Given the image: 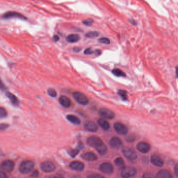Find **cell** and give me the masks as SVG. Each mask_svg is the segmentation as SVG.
Returning a JSON list of instances; mask_svg holds the SVG:
<instances>
[{
    "label": "cell",
    "mask_w": 178,
    "mask_h": 178,
    "mask_svg": "<svg viewBox=\"0 0 178 178\" xmlns=\"http://www.w3.org/2000/svg\"><path fill=\"white\" fill-rule=\"evenodd\" d=\"M9 125L6 123H0V131H4L9 128Z\"/></svg>",
    "instance_id": "e575fe53"
},
{
    "label": "cell",
    "mask_w": 178,
    "mask_h": 178,
    "mask_svg": "<svg viewBox=\"0 0 178 178\" xmlns=\"http://www.w3.org/2000/svg\"><path fill=\"white\" fill-rule=\"evenodd\" d=\"M175 174L176 175V176H178V165L176 164V166L175 167Z\"/></svg>",
    "instance_id": "f6af8a7d"
},
{
    "label": "cell",
    "mask_w": 178,
    "mask_h": 178,
    "mask_svg": "<svg viewBox=\"0 0 178 178\" xmlns=\"http://www.w3.org/2000/svg\"><path fill=\"white\" fill-rule=\"evenodd\" d=\"M87 178H104V177L99 174H93L90 175Z\"/></svg>",
    "instance_id": "8d00e7d4"
},
{
    "label": "cell",
    "mask_w": 178,
    "mask_h": 178,
    "mask_svg": "<svg viewBox=\"0 0 178 178\" xmlns=\"http://www.w3.org/2000/svg\"><path fill=\"white\" fill-rule=\"evenodd\" d=\"M34 166L35 165L33 161L31 160H25L20 163L19 169L20 172L23 174H27L32 171Z\"/></svg>",
    "instance_id": "6da1fadb"
},
{
    "label": "cell",
    "mask_w": 178,
    "mask_h": 178,
    "mask_svg": "<svg viewBox=\"0 0 178 178\" xmlns=\"http://www.w3.org/2000/svg\"><path fill=\"white\" fill-rule=\"evenodd\" d=\"M94 53V51L92 50L91 48H88L84 51V53L85 54H92Z\"/></svg>",
    "instance_id": "74e56055"
},
{
    "label": "cell",
    "mask_w": 178,
    "mask_h": 178,
    "mask_svg": "<svg viewBox=\"0 0 178 178\" xmlns=\"http://www.w3.org/2000/svg\"><path fill=\"white\" fill-rule=\"evenodd\" d=\"M137 172L135 168L132 167H125L122 169L121 176L122 178H131L136 175Z\"/></svg>",
    "instance_id": "3957f363"
},
{
    "label": "cell",
    "mask_w": 178,
    "mask_h": 178,
    "mask_svg": "<svg viewBox=\"0 0 178 178\" xmlns=\"http://www.w3.org/2000/svg\"><path fill=\"white\" fill-rule=\"evenodd\" d=\"M48 94L51 97H56L57 96V92L55 89L52 88L48 89L47 91Z\"/></svg>",
    "instance_id": "f1b7e54d"
},
{
    "label": "cell",
    "mask_w": 178,
    "mask_h": 178,
    "mask_svg": "<svg viewBox=\"0 0 178 178\" xmlns=\"http://www.w3.org/2000/svg\"><path fill=\"white\" fill-rule=\"evenodd\" d=\"M142 178H157L156 176L151 173H144L143 174Z\"/></svg>",
    "instance_id": "836d02e7"
},
{
    "label": "cell",
    "mask_w": 178,
    "mask_h": 178,
    "mask_svg": "<svg viewBox=\"0 0 178 178\" xmlns=\"http://www.w3.org/2000/svg\"><path fill=\"white\" fill-rule=\"evenodd\" d=\"M81 157L83 159L88 161H94L97 159V156L95 154L92 152H87L83 154Z\"/></svg>",
    "instance_id": "e0dca14e"
},
{
    "label": "cell",
    "mask_w": 178,
    "mask_h": 178,
    "mask_svg": "<svg viewBox=\"0 0 178 178\" xmlns=\"http://www.w3.org/2000/svg\"><path fill=\"white\" fill-rule=\"evenodd\" d=\"M39 173L38 172L37 170H34V172H32V175H31V176L32 177H34V178H36L38 176Z\"/></svg>",
    "instance_id": "ab89813d"
},
{
    "label": "cell",
    "mask_w": 178,
    "mask_h": 178,
    "mask_svg": "<svg viewBox=\"0 0 178 178\" xmlns=\"http://www.w3.org/2000/svg\"><path fill=\"white\" fill-rule=\"evenodd\" d=\"M99 114L104 119H112L115 117V114L111 110L103 108L99 110Z\"/></svg>",
    "instance_id": "ba28073f"
},
{
    "label": "cell",
    "mask_w": 178,
    "mask_h": 178,
    "mask_svg": "<svg viewBox=\"0 0 178 178\" xmlns=\"http://www.w3.org/2000/svg\"><path fill=\"white\" fill-rule=\"evenodd\" d=\"M78 152H79V150L77 148L75 150H70L69 151V154L72 157H75V156L77 155Z\"/></svg>",
    "instance_id": "1f68e13d"
},
{
    "label": "cell",
    "mask_w": 178,
    "mask_h": 178,
    "mask_svg": "<svg viewBox=\"0 0 178 178\" xmlns=\"http://www.w3.org/2000/svg\"><path fill=\"white\" fill-rule=\"evenodd\" d=\"M157 178H173L172 173L166 170H161L157 175Z\"/></svg>",
    "instance_id": "ffe728a7"
},
{
    "label": "cell",
    "mask_w": 178,
    "mask_h": 178,
    "mask_svg": "<svg viewBox=\"0 0 178 178\" xmlns=\"http://www.w3.org/2000/svg\"><path fill=\"white\" fill-rule=\"evenodd\" d=\"M66 39L69 43H75L79 40L80 36L77 34H71L66 37Z\"/></svg>",
    "instance_id": "cb8c5ba5"
},
{
    "label": "cell",
    "mask_w": 178,
    "mask_h": 178,
    "mask_svg": "<svg viewBox=\"0 0 178 178\" xmlns=\"http://www.w3.org/2000/svg\"><path fill=\"white\" fill-rule=\"evenodd\" d=\"M136 148L138 150L143 153V154H146L150 151V146L148 143L144 142H142L140 143H138V144L136 146Z\"/></svg>",
    "instance_id": "4fadbf2b"
},
{
    "label": "cell",
    "mask_w": 178,
    "mask_h": 178,
    "mask_svg": "<svg viewBox=\"0 0 178 178\" xmlns=\"http://www.w3.org/2000/svg\"><path fill=\"white\" fill-rule=\"evenodd\" d=\"M94 53L98 55V56H99V55H100L101 54V51L100 50H96L94 51Z\"/></svg>",
    "instance_id": "ee69618b"
},
{
    "label": "cell",
    "mask_w": 178,
    "mask_h": 178,
    "mask_svg": "<svg viewBox=\"0 0 178 178\" xmlns=\"http://www.w3.org/2000/svg\"><path fill=\"white\" fill-rule=\"evenodd\" d=\"M69 167L71 169L75 171L82 172L84 170V163L81 161H74L70 163Z\"/></svg>",
    "instance_id": "9a60e30c"
},
{
    "label": "cell",
    "mask_w": 178,
    "mask_h": 178,
    "mask_svg": "<svg viewBox=\"0 0 178 178\" xmlns=\"http://www.w3.org/2000/svg\"><path fill=\"white\" fill-rule=\"evenodd\" d=\"M59 103L61 105L66 108H68L71 106L70 99L66 96H61L59 98Z\"/></svg>",
    "instance_id": "d6986e66"
},
{
    "label": "cell",
    "mask_w": 178,
    "mask_h": 178,
    "mask_svg": "<svg viewBox=\"0 0 178 178\" xmlns=\"http://www.w3.org/2000/svg\"><path fill=\"white\" fill-rule=\"evenodd\" d=\"M73 97L77 103L82 105H86L89 103V100L87 96L82 92L75 91L73 93Z\"/></svg>",
    "instance_id": "7a4b0ae2"
},
{
    "label": "cell",
    "mask_w": 178,
    "mask_h": 178,
    "mask_svg": "<svg viewBox=\"0 0 178 178\" xmlns=\"http://www.w3.org/2000/svg\"><path fill=\"white\" fill-rule=\"evenodd\" d=\"M7 116V112L5 108L0 107V119L5 118Z\"/></svg>",
    "instance_id": "f546056e"
},
{
    "label": "cell",
    "mask_w": 178,
    "mask_h": 178,
    "mask_svg": "<svg viewBox=\"0 0 178 178\" xmlns=\"http://www.w3.org/2000/svg\"><path fill=\"white\" fill-rule=\"evenodd\" d=\"M122 153L125 157L130 161H134L138 158V156L135 151L128 147H125L123 148Z\"/></svg>",
    "instance_id": "5b68a950"
},
{
    "label": "cell",
    "mask_w": 178,
    "mask_h": 178,
    "mask_svg": "<svg viewBox=\"0 0 178 178\" xmlns=\"http://www.w3.org/2000/svg\"><path fill=\"white\" fill-rule=\"evenodd\" d=\"M112 74L117 77H126V74L119 69H114L112 71Z\"/></svg>",
    "instance_id": "484cf974"
},
{
    "label": "cell",
    "mask_w": 178,
    "mask_h": 178,
    "mask_svg": "<svg viewBox=\"0 0 178 178\" xmlns=\"http://www.w3.org/2000/svg\"><path fill=\"white\" fill-rule=\"evenodd\" d=\"M113 128L116 132L120 135H124L128 133V129L125 125L122 123L116 122L114 124Z\"/></svg>",
    "instance_id": "9c48e42d"
},
{
    "label": "cell",
    "mask_w": 178,
    "mask_h": 178,
    "mask_svg": "<svg viewBox=\"0 0 178 178\" xmlns=\"http://www.w3.org/2000/svg\"><path fill=\"white\" fill-rule=\"evenodd\" d=\"M5 96L10 100L11 103H12L13 106L15 107H18L19 106V99L15 95L9 91H6L5 92Z\"/></svg>",
    "instance_id": "ac0fdd59"
},
{
    "label": "cell",
    "mask_w": 178,
    "mask_h": 178,
    "mask_svg": "<svg viewBox=\"0 0 178 178\" xmlns=\"http://www.w3.org/2000/svg\"><path fill=\"white\" fill-rule=\"evenodd\" d=\"M66 119L69 122H70L74 125H79L81 123V121H80L79 118L77 117L76 116H74L72 114L67 115L66 116Z\"/></svg>",
    "instance_id": "603a6c76"
},
{
    "label": "cell",
    "mask_w": 178,
    "mask_h": 178,
    "mask_svg": "<svg viewBox=\"0 0 178 178\" xmlns=\"http://www.w3.org/2000/svg\"><path fill=\"white\" fill-rule=\"evenodd\" d=\"M96 150L98 153L101 155H105L107 154V147L104 143H101V144L99 145L96 147Z\"/></svg>",
    "instance_id": "44dd1931"
},
{
    "label": "cell",
    "mask_w": 178,
    "mask_h": 178,
    "mask_svg": "<svg viewBox=\"0 0 178 178\" xmlns=\"http://www.w3.org/2000/svg\"><path fill=\"white\" fill-rule=\"evenodd\" d=\"M7 89V88L5 86V85L2 82L1 79L0 78V91H5Z\"/></svg>",
    "instance_id": "d590c367"
},
{
    "label": "cell",
    "mask_w": 178,
    "mask_h": 178,
    "mask_svg": "<svg viewBox=\"0 0 178 178\" xmlns=\"http://www.w3.org/2000/svg\"><path fill=\"white\" fill-rule=\"evenodd\" d=\"M98 124L104 131H108L110 129L109 123L104 119H99L98 120Z\"/></svg>",
    "instance_id": "7402d4cb"
},
{
    "label": "cell",
    "mask_w": 178,
    "mask_h": 178,
    "mask_svg": "<svg viewBox=\"0 0 178 178\" xmlns=\"http://www.w3.org/2000/svg\"><path fill=\"white\" fill-rule=\"evenodd\" d=\"M99 32L96 31H92V32H89L85 35V36L89 38H94L96 37H97L99 36Z\"/></svg>",
    "instance_id": "83f0119b"
},
{
    "label": "cell",
    "mask_w": 178,
    "mask_h": 178,
    "mask_svg": "<svg viewBox=\"0 0 178 178\" xmlns=\"http://www.w3.org/2000/svg\"><path fill=\"white\" fill-rule=\"evenodd\" d=\"M0 178H9L6 173L0 171Z\"/></svg>",
    "instance_id": "60d3db41"
},
{
    "label": "cell",
    "mask_w": 178,
    "mask_h": 178,
    "mask_svg": "<svg viewBox=\"0 0 178 178\" xmlns=\"http://www.w3.org/2000/svg\"><path fill=\"white\" fill-rule=\"evenodd\" d=\"M102 140L97 136H92L89 137L87 141L88 145L92 147H97L98 145L103 143Z\"/></svg>",
    "instance_id": "8fae6325"
},
{
    "label": "cell",
    "mask_w": 178,
    "mask_h": 178,
    "mask_svg": "<svg viewBox=\"0 0 178 178\" xmlns=\"http://www.w3.org/2000/svg\"><path fill=\"white\" fill-rule=\"evenodd\" d=\"M129 21L131 24H133V25H136V22L135 20H134V19H131V20H129Z\"/></svg>",
    "instance_id": "7dc6e473"
},
{
    "label": "cell",
    "mask_w": 178,
    "mask_h": 178,
    "mask_svg": "<svg viewBox=\"0 0 178 178\" xmlns=\"http://www.w3.org/2000/svg\"><path fill=\"white\" fill-rule=\"evenodd\" d=\"M2 18L3 19H19L22 20H27V17L19 13V12L14 11H10L6 12L2 15Z\"/></svg>",
    "instance_id": "277c9868"
},
{
    "label": "cell",
    "mask_w": 178,
    "mask_h": 178,
    "mask_svg": "<svg viewBox=\"0 0 178 178\" xmlns=\"http://www.w3.org/2000/svg\"><path fill=\"white\" fill-rule=\"evenodd\" d=\"M40 168L43 172L49 173L54 172L56 170V166L52 161H45L41 164Z\"/></svg>",
    "instance_id": "52a82bcc"
},
{
    "label": "cell",
    "mask_w": 178,
    "mask_h": 178,
    "mask_svg": "<svg viewBox=\"0 0 178 178\" xmlns=\"http://www.w3.org/2000/svg\"><path fill=\"white\" fill-rule=\"evenodd\" d=\"M73 51L75 52H80L82 50V48L79 47H75L73 48Z\"/></svg>",
    "instance_id": "7bdbcfd3"
},
{
    "label": "cell",
    "mask_w": 178,
    "mask_h": 178,
    "mask_svg": "<svg viewBox=\"0 0 178 178\" xmlns=\"http://www.w3.org/2000/svg\"><path fill=\"white\" fill-rule=\"evenodd\" d=\"M49 178H64L62 176H50Z\"/></svg>",
    "instance_id": "bcb514c9"
},
{
    "label": "cell",
    "mask_w": 178,
    "mask_h": 178,
    "mask_svg": "<svg viewBox=\"0 0 178 178\" xmlns=\"http://www.w3.org/2000/svg\"><path fill=\"white\" fill-rule=\"evenodd\" d=\"M84 128L86 131L91 132H96L98 131V126L96 123L92 121H87L84 125Z\"/></svg>",
    "instance_id": "2e32d148"
},
{
    "label": "cell",
    "mask_w": 178,
    "mask_h": 178,
    "mask_svg": "<svg viewBox=\"0 0 178 178\" xmlns=\"http://www.w3.org/2000/svg\"><path fill=\"white\" fill-rule=\"evenodd\" d=\"M14 168V163L10 160H4L0 164L1 171L5 172H10Z\"/></svg>",
    "instance_id": "8992f818"
},
{
    "label": "cell",
    "mask_w": 178,
    "mask_h": 178,
    "mask_svg": "<svg viewBox=\"0 0 178 178\" xmlns=\"http://www.w3.org/2000/svg\"><path fill=\"white\" fill-rule=\"evenodd\" d=\"M109 145L113 149L118 150L122 146V142L119 138L113 137L110 140Z\"/></svg>",
    "instance_id": "7c38bea8"
},
{
    "label": "cell",
    "mask_w": 178,
    "mask_h": 178,
    "mask_svg": "<svg viewBox=\"0 0 178 178\" xmlns=\"http://www.w3.org/2000/svg\"><path fill=\"white\" fill-rule=\"evenodd\" d=\"M98 41L101 43V44H109L110 43L109 39L106 38V37H104V38H101L99 39Z\"/></svg>",
    "instance_id": "4dcf8cb0"
},
{
    "label": "cell",
    "mask_w": 178,
    "mask_h": 178,
    "mask_svg": "<svg viewBox=\"0 0 178 178\" xmlns=\"http://www.w3.org/2000/svg\"><path fill=\"white\" fill-rule=\"evenodd\" d=\"M94 23V20L91 19H88L86 20H83V24L86 26H91Z\"/></svg>",
    "instance_id": "d6a6232c"
},
{
    "label": "cell",
    "mask_w": 178,
    "mask_h": 178,
    "mask_svg": "<svg viewBox=\"0 0 178 178\" xmlns=\"http://www.w3.org/2000/svg\"><path fill=\"white\" fill-rule=\"evenodd\" d=\"M135 139V137L134 135H129V136H128V138H126V141L129 142H132L134 141Z\"/></svg>",
    "instance_id": "f35d334b"
},
{
    "label": "cell",
    "mask_w": 178,
    "mask_h": 178,
    "mask_svg": "<svg viewBox=\"0 0 178 178\" xmlns=\"http://www.w3.org/2000/svg\"><path fill=\"white\" fill-rule=\"evenodd\" d=\"M118 93L123 100H126L128 99V92L126 91L120 89L118 91Z\"/></svg>",
    "instance_id": "4316f807"
},
{
    "label": "cell",
    "mask_w": 178,
    "mask_h": 178,
    "mask_svg": "<svg viewBox=\"0 0 178 178\" xmlns=\"http://www.w3.org/2000/svg\"><path fill=\"white\" fill-rule=\"evenodd\" d=\"M99 170L103 173L110 175L113 172V167L109 163H104L99 166Z\"/></svg>",
    "instance_id": "30bf717a"
},
{
    "label": "cell",
    "mask_w": 178,
    "mask_h": 178,
    "mask_svg": "<svg viewBox=\"0 0 178 178\" xmlns=\"http://www.w3.org/2000/svg\"><path fill=\"white\" fill-rule=\"evenodd\" d=\"M52 39H53V40L54 42H57V41L59 40L60 38H59V36L57 35H54L53 36V37H52Z\"/></svg>",
    "instance_id": "b9f144b4"
},
{
    "label": "cell",
    "mask_w": 178,
    "mask_h": 178,
    "mask_svg": "<svg viewBox=\"0 0 178 178\" xmlns=\"http://www.w3.org/2000/svg\"><path fill=\"white\" fill-rule=\"evenodd\" d=\"M150 161L153 165L158 167H161L163 166L164 164V162L163 159L157 155L154 154L151 155Z\"/></svg>",
    "instance_id": "5bb4252c"
},
{
    "label": "cell",
    "mask_w": 178,
    "mask_h": 178,
    "mask_svg": "<svg viewBox=\"0 0 178 178\" xmlns=\"http://www.w3.org/2000/svg\"><path fill=\"white\" fill-rule=\"evenodd\" d=\"M114 163L119 169H122L125 167V162L121 157H117L114 160Z\"/></svg>",
    "instance_id": "d4e9b609"
}]
</instances>
